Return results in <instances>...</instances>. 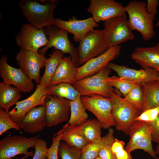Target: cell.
<instances>
[{"label": "cell", "mask_w": 159, "mask_h": 159, "mask_svg": "<svg viewBox=\"0 0 159 159\" xmlns=\"http://www.w3.org/2000/svg\"><path fill=\"white\" fill-rule=\"evenodd\" d=\"M58 2L57 0H21L18 4L29 23L41 29L55 24L54 12Z\"/></svg>", "instance_id": "6da1fadb"}, {"label": "cell", "mask_w": 159, "mask_h": 159, "mask_svg": "<svg viewBox=\"0 0 159 159\" xmlns=\"http://www.w3.org/2000/svg\"><path fill=\"white\" fill-rule=\"evenodd\" d=\"M146 5L145 1L134 0L130 1L125 9L128 15V23L132 30L138 31L143 39L147 41L155 34L153 25L155 15L147 12Z\"/></svg>", "instance_id": "7a4b0ae2"}, {"label": "cell", "mask_w": 159, "mask_h": 159, "mask_svg": "<svg viewBox=\"0 0 159 159\" xmlns=\"http://www.w3.org/2000/svg\"><path fill=\"white\" fill-rule=\"evenodd\" d=\"M112 102V115L115 122L116 129L128 135L129 129L141 111L128 102L117 89L110 92Z\"/></svg>", "instance_id": "3957f363"}, {"label": "cell", "mask_w": 159, "mask_h": 159, "mask_svg": "<svg viewBox=\"0 0 159 159\" xmlns=\"http://www.w3.org/2000/svg\"><path fill=\"white\" fill-rule=\"evenodd\" d=\"M39 135L27 138L20 135L7 136L0 140V159H11L20 154L24 155L20 159L33 156L34 152L29 151L34 148Z\"/></svg>", "instance_id": "277c9868"}, {"label": "cell", "mask_w": 159, "mask_h": 159, "mask_svg": "<svg viewBox=\"0 0 159 159\" xmlns=\"http://www.w3.org/2000/svg\"><path fill=\"white\" fill-rule=\"evenodd\" d=\"M111 72L106 67L95 75L76 81L73 85L82 96L97 95L109 97L110 92L117 90L107 81Z\"/></svg>", "instance_id": "5b68a950"}, {"label": "cell", "mask_w": 159, "mask_h": 159, "mask_svg": "<svg viewBox=\"0 0 159 159\" xmlns=\"http://www.w3.org/2000/svg\"><path fill=\"white\" fill-rule=\"evenodd\" d=\"M44 29L46 35L49 36V41L46 46L39 50V53L44 55L48 49L53 47L63 54H69L76 67H80L77 48L69 40L68 32L54 24L47 26Z\"/></svg>", "instance_id": "8992f818"}, {"label": "cell", "mask_w": 159, "mask_h": 159, "mask_svg": "<svg viewBox=\"0 0 159 159\" xmlns=\"http://www.w3.org/2000/svg\"><path fill=\"white\" fill-rule=\"evenodd\" d=\"M152 130L151 122L135 121L129 131L130 139L125 148L127 152L141 149L156 158V154L152 145Z\"/></svg>", "instance_id": "52a82bcc"}, {"label": "cell", "mask_w": 159, "mask_h": 159, "mask_svg": "<svg viewBox=\"0 0 159 159\" xmlns=\"http://www.w3.org/2000/svg\"><path fill=\"white\" fill-rule=\"evenodd\" d=\"M79 43L77 49L80 66L104 53L109 48L103 29L90 32Z\"/></svg>", "instance_id": "ba28073f"}, {"label": "cell", "mask_w": 159, "mask_h": 159, "mask_svg": "<svg viewBox=\"0 0 159 159\" xmlns=\"http://www.w3.org/2000/svg\"><path fill=\"white\" fill-rule=\"evenodd\" d=\"M127 20L125 14L104 22L103 30L108 48L135 38Z\"/></svg>", "instance_id": "9c48e42d"}, {"label": "cell", "mask_w": 159, "mask_h": 159, "mask_svg": "<svg viewBox=\"0 0 159 159\" xmlns=\"http://www.w3.org/2000/svg\"><path fill=\"white\" fill-rule=\"evenodd\" d=\"M86 109L96 117L102 127L108 129L115 126V122L112 115V102L111 99L97 95L81 96Z\"/></svg>", "instance_id": "30bf717a"}, {"label": "cell", "mask_w": 159, "mask_h": 159, "mask_svg": "<svg viewBox=\"0 0 159 159\" xmlns=\"http://www.w3.org/2000/svg\"><path fill=\"white\" fill-rule=\"evenodd\" d=\"M15 39L20 49L36 52H38L40 48L46 46L49 41L44 28L38 29L29 23L22 24Z\"/></svg>", "instance_id": "8fae6325"}, {"label": "cell", "mask_w": 159, "mask_h": 159, "mask_svg": "<svg viewBox=\"0 0 159 159\" xmlns=\"http://www.w3.org/2000/svg\"><path fill=\"white\" fill-rule=\"evenodd\" d=\"M7 57L2 55L0 58V76L4 83L12 85L21 92H31L34 85L32 80L26 75L21 68H16L7 62Z\"/></svg>", "instance_id": "7c38bea8"}, {"label": "cell", "mask_w": 159, "mask_h": 159, "mask_svg": "<svg viewBox=\"0 0 159 159\" xmlns=\"http://www.w3.org/2000/svg\"><path fill=\"white\" fill-rule=\"evenodd\" d=\"M121 48L119 45L110 47L104 53L91 59L77 67L75 74L76 81L95 75L106 67L111 61L119 56Z\"/></svg>", "instance_id": "4fadbf2b"}, {"label": "cell", "mask_w": 159, "mask_h": 159, "mask_svg": "<svg viewBox=\"0 0 159 159\" xmlns=\"http://www.w3.org/2000/svg\"><path fill=\"white\" fill-rule=\"evenodd\" d=\"M70 101L48 95L45 100L46 127H50L68 121Z\"/></svg>", "instance_id": "5bb4252c"}, {"label": "cell", "mask_w": 159, "mask_h": 159, "mask_svg": "<svg viewBox=\"0 0 159 159\" xmlns=\"http://www.w3.org/2000/svg\"><path fill=\"white\" fill-rule=\"evenodd\" d=\"M47 58L39 52L20 49L15 59L23 72L37 84L40 81V71Z\"/></svg>", "instance_id": "9a60e30c"}, {"label": "cell", "mask_w": 159, "mask_h": 159, "mask_svg": "<svg viewBox=\"0 0 159 159\" xmlns=\"http://www.w3.org/2000/svg\"><path fill=\"white\" fill-rule=\"evenodd\" d=\"M87 12L95 22H104L126 14L122 4L113 0H90Z\"/></svg>", "instance_id": "2e32d148"}, {"label": "cell", "mask_w": 159, "mask_h": 159, "mask_svg": "<svg viewBox=\"0 0 159 159\" xmlns=\"http://www.w3.org/2000/svg\"><path fill=\"white\" fill-rule=\"evenodd\" d=\"M48 95L47 88L43 90L40 84H37L36 89L32 95L24 100L18 101L15 106L9 111V116L14 122L19 123L32 109L45 105V100Z\"/></svg>", "instance_id": "e0dca14e"}, {"label": "cell", "mask_w": 159, "mask_h": 159, "mask_svg": "<svg viewBox=\"0 0 159 159\" xmlns=\"http://www.w3.org/2000/svg\"><path fill=\"white\" fill-rule=\"evenodd\" d=\"M106 67L116 72L122 79L135 83L141 84L148 82L157 80L159 77V72L150 68L135 69L111 62Z\"/></svg>", "instance_id": "ac0fdd59"}, {"label": "cell", "mask_w": 159, "mask_h": 159, "mask_svg": "<svg viewBox=\"0 0 159 159\" xmlns=\"http://www.w3.org/2000/svg\"><path fill=\"white\" fill-rule=\"evenodd\" d=\"M54 24L73 34L74 41L77 43H79L90 32L99 26L92 17L78 20L75 16H73L69 21L57 18Z\"/></svg>", "instance_id": "d6986e66"}, {"label": "cell", "mask_w": 159, "mask_h": 159, "mask_svg": "<svg viewBox=\"0 0 159 159\" xmlns=\"http://www.w3.org/2000/svg\"><path fill=\"white\" fill-rule=\"evenodd\" d=\"M18 124L21 129L27 133L33 134L43 130L47 127L45 105L32 109Z\"/></svg>", "instance_id": "ffe728a7"}, {"label": "cell", "mask_w": 159, "mask_h": 159, "mask_svg": "<svg viewBox=\"0 0 159 159\" xmlns=\"http://www.w3.org/2000/svg\"><path fill=\"white\" fill-rule=\"evenodd\" d=\"M131 57L143 69L150 68L159 72V42L153 46L135 48Z\"/></svg>", "instance_id": "44dd1931"}, {"label": "cell", "mask_w": 159, "mask_h": 159, "mask_svg": "<svg viewBox=\"0 0 159 159\" xmlns=\"http://www.w3.org/2000/svg\"><path fill=\"white\" fill-rule=\"evenodd\" d=\"M77 67L71 56L64 57L57 67L50 85L66 83L74 85L76 81L75 74Z\"/></svg>", "instance_id": "7402d4cb"}, {"label": "cell", "mask_w": 159, "mask_h": 159, "mask_svg": "<svg viewBox=\"0 0 159 159\" xmlns=\"http://www.w3.org/2000/svg\"><path fill=\"white\" fill-rule=\"evenodd\" d=\"M113 129L110 128L107 134L100 141L87 144L81 150V159H95L104 148L112 145L115 139Z\"/></svg>", "instance_id": "603a6c76"}, {"label": "cell", "mask_w": 159, "mask_h": 159, "mask_svg": "<svg viewBox=\"0 0 159 159\" xmlns=\"http://www.w3.org/2000/svg\"><path fill=\"white\" fill-rule=\"evenodd\" d=\"M141 85L144 96V104L141 113L159 107V82L153 80Z\"/></svg>", "instance_id": "cb8c5ba5"}, {"label": "cell", "mask_w": 159, "mask_h": 159, "mask_svg": "<svg viewBox=\"0 0 159 159\" xmlns=\"http://www.w3.org/2000/svg\"><path fill=\"white\" fill-rule=\"evenodd\" d=\"M61 141L78 149L82 150L88 143L77 126L66 124L60 130Z\"/></svg>", "instance_id": "d4e9b609"}, {"label": "cell", "mask_w": 159, "mask_h": 159, "mask_svg": "<svg viewBox=\"0 0 159 159\" xmlns=\"http://www.w3.org/2000/svg\"><path fill=\"white\" fill-rule=\"evenodd\" d=\"M21 91L17 88L0 82V107L8 113L9 109L19 101Z\"/></svg>", "instance_id": "484cf974"}, {"label": "cell", "mask_w": 159, "mask_h": 159, "mask_svg": "<svg viewBox=\"0 0 159 159\" xmlns=\"http://www.w3.org/2000/svg\"><path fill=\"white\" fill-rule=\"evenodd\" d=\"M64 58V54L58 50H55L47 59L44 67L45 71L40 78V84L42 88L46 89L50 85L51 79L59 63Z\"/></svg>", "instance_id": "4316f807"}, {"label": "cell", "mask_w": 159, "mask_h": 159, "mask_svg": "<svg viewBox=\"0 0 159 159\" xmlns=\"http://www.w3.org/2000/svg\"><path fill=\"white\" fill-rule=\"evenodd\" d=\"M77 126L88 143L98 142L102 138L101 131L102 127L97 120L88 119Z\"/></svg>", "instance_id": "83f0119b"}, {"label": "cell", "mask_w": 159, "mask_h": 159, "mask_svg": "<svg viewBox=\"0 0 159 159\" xmlns=\"http://www.w3.org/2000/svg\"><path fill=\"white\" fill-rule=\"evenodd\" d=\"M81 97L80 95L75 100L70 101V116L66 124L73 126L78 125L87 120L88 115Z\"/></svg>", "instance_id": "f1b7e54d"}, {"label": "cell", "mask_w": 159, "mask_h": 159, "mask_svg": "<svg viewBox=\"0 0 159 159\" xmlns=\"http://www.w3.org/2000/svg\"><path fill=\"white\" fill-rule=\"evenodd\" d=\"M47 90L49 95L70 101L74 100L80 95L72 85L66 83L54 85H49L47 87Z\"/></svg>", "instance_id": "f546056e"}, {"label": "cell", "mask_w": 159, "mask_h": 159, "mask_svg": "<svg viewBox=\"0 0 159 159\" xmlns=\"http://www.w3.org/2000/svg\"><path fill=\"white\" fill-rule=\"evenodd\" d=\"M124 98L128 102L141 112L143 105L144 96L141 84L135 83Z\"/></svg>", "instance_id": "4dcf8cb0"}, {"label": "cell", "mask_w": 159, "mask_h": 159, "mask_svg": "<svg viewBox=\"0 0 159 159\" xmlns=\"http://www.w3.org/2000/svg\"><path fill=\"white\" fill-rule=\"evenodd\" d=\"M107 81L112 87L118 90L124 97L135 84L115 76L109 77L107 79Z\"/></svg>", "instance_id": "1f68e13d"}, {"label": "cell", "mask_w": 159, "mask_h": 159, "mask_svg": "<svg viewBox=\"0 0 159 159\" xmlns=\"http://www.w3.org/2000/svg\"><path fill=\"white\" fill-rule=\"evenodd\" d=\"M81 150L70 146L65 143L60 142L58 155L61 159H81Z\"/></svg>", "instance_id": "d6a6232c"}, {"label": "cell", "mask_w": 159, "mask_h": 159, "mask_svg": "<svg viewBox=\"0 0 159 159\" xmlns=\"http://www.w3.org/2000/svg\"><path fill=\"white\" fill-rule=\"evenodd\" d=\"M11 129L16 130H21L18 124L11 119L8 113L4 110L0 108V135Z\"/></svg>", "instance_id": "836d02e7"}, {"label": "cell", "mask_w": 159, "mask_h": 159, "mask_svg": "<svg viewBox=\"0 0 159 159\" xmlns=\"http://www.w3.org/2000/svg\"><path fill=\"white\" fill-rule=\"evenodd\" d=\"M125 145L123 141L115 138L111 149L117 159H132L130 153H127L125 149Z\"/></svg>", "instance_id": "e575fe53"}, {"label": "cell", "mask_w": 159, "mask_h": 159, "mask_svg": "<svg viewBox=\"0 0 159 159\" xmlns=\"http://www.w3.org/2000/svg\"><path fill=\"white\" fill-rule=\"evenodd\" d=\"M62 135L60 130L55 134L52 138V145L48 149L47 159H58V148Z\"/></svg>", "instance_id": "d590c367"}, {"label": "cell", "mask_w": 159, "mask_h": 159, "mask_svg": "<svg viewBox=\"0 0 159 159\" xmlns=\"http://www.w3.org/2000/svg\"><path fill=\"white\" fill-rule=\"evenodd\" d=\"M34 154L32 159H46L48 149L47 143L44 140L39 139L37 142L34 147Z\"/></svg>", "instance_id": "8d00e7d4"}, {"label": "cell", "mask_w": 159, "mask_h": 159, "mask_svg": "<svg viewBox=\"0 0 159 159\" xmlns=\"http://www.w3.org/2000/svg\"><path fill=\"white\" fill-rule=\"evenodd\" d=\"M159 115V107L143 112L135 118V121L151 122Z\"/></svg>", "instance_id": "74e56055"}, {"label": "cell", "mask_w": 159, "mask_h": 159, "mask_svg": "<svg viewBox=\"0 0 159 159\" xmlns=\"http://www.w3.org/2000/svg\"><path fill=\"white\" fill-rule=\"evenodd\" d=\"M152 126V141L159 143V115L153 122H151Z\"/></svg>", "instance_id": "f35d334b"}, {"label": "cell", "mask_w": 159, "mask_h": 159, "mask_svg": "<svg viewBox=\"0 0 159 159\" xmlns=\"http://www.w3.org/2000/svg\"><path fill=\"white\" fill-rule=\"evenodd\" d=\"M111 145L104 148L100 151L98 157L101 159H117L111 150Z\"/></svg>", "instance_id": "ab89813d"}, {"label": "cell", "mask_w": 159, "mask_h": 159, "mask_svg": "<svg viewBox=\"0 0 159 159\" xmlns=\"http://www.w3.org/2000/svg\"><path fill=\"white\" fill-rule=\"evenodd\" d=\"M158 5L159 3L158 0H147L146 7L147 12L149 14L155 15Z\"/></svg>", "instance_id": "60d3db41"}, {"label": "cell", "mask_w": 159, "mask_h": 159, "mask_svg": "<svg viewBox=\"0 0 159 159\" xmlns=\"http://www.w3.org/2000/svg\"><path fill=\"white\" fill-rule=\"evenodd\" d=\"M155 151L156 154L159 155V143H158Z\"/></svg>", "instance_id": "b9f144b4"}, {"label": "cell", "mask_w": 159, "mask_h": 159, "mask_svg": "<svg viewBox=\"0 0 159 159\" xmlns=\"http://www.w3.org/2000/svg\"><path fill=\"white\" fill-rule=\"evenodd\" d=\"M156 26L157 27H158L159 28V20L157 22L156 24Z\"/></svg>", "instance_id": "7bdbcfd3"}, {"label": "cell", "mask_w": 159, "mask_h": 159, "mask_svg": "<svg viewBox=\"0 0 159 159\" xmlns=\"http://www.w3.org/2000/svg\"><path fill=\"white\" fill-rule=\"evenodd\" d=\"M95 159H101L99 157H98Z\"/></svg>", "instance_id": "ee69618b"}, {"label": "cell", "mask_w": 159, "mask_h": 159, "mask_svg": "<svg viewBox=\"0 0 159 159\" xmlns=\"http://www.w3.org/2000/svg\"><path fill=\"white\" fill-rule=\"evenodd\" d=\"M159 82V77L158 78V79L157 80Z\"/></svg>", "instance_id": "f6af8a7d"}, {"label": "cell", "mask_w": 159, "mask_h": 159, "mask_svg": "<svg viewBox=\"0 0 159 159\" xmlns=\"http://www.w3.org/2000/svg\"><path fill=\"white\" fill-rule=\"evenodd\" d=\"M156 159H159V157H158V158H156Z\"/></svg>", "instance_id": "bcb514c9"}, {"label": "cell", "mask_w": 159, "mask_h": 159, "mask_svg": "<svg viewBox=\"0 0 159 159\" xmlns=\"http://www.w3.org/2000/svg\"><path fill=\"white\" fill-rule=\"evenodd\" d=\"M15 159H18L17 158H16Z\"/></svg>", "instance_id": "7dc6e473"}, {"label": "cell", "mask_w": 159, "mask_h": 159, "mask_svg": "<svg viewBox=\"0 0 159 159\" xmlns=\"http://www.w3.org/2000/svg\"><path fill=\"white\" fill-rule=\"evenodd\" d=\"M158 72H159V71Z\"/></svg>", "instance_id": "c3c4849f"}, {"label": "cell", "mask_w": 159, "mask_h": 159, "mask_svg": "<svg viewBox=\"0 0 159 159\" xmlns=\"http://www.w3.org/2000/svg\"></svg>", "instance_id": "681fc988"}]
</instances>
